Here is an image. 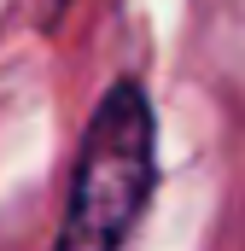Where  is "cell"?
I'll use <instances>...</instances> for the list:
<instances>
[{
	"label": "cell",
	"instance_id": "6da1fadb",
	"mask_svg": "<svg viewBox=\"0 0 245 251\" xmlns=\"http://www.w3.org/2000/svg\"><path fill=\"white\" fill-rule=\"evenodd\" d=\"M152 193H158V111L140 76H117L88 111V128L76 140L59 246L64 251L122 246L146 222Z\"/></svg>",
	"mask_w": 245,
	"mask_h": 251
},
{
	"label": "cell",
	"instance_id": "7a4b0ae2",
	"mask_svg": "<svg viewBox=\"0 0 245 251\" xmlns=\"http://www.w3.org/2000/svg\"><path fill=\"white\" fill-rule=\"evenodd\" d=\"M64 12H70V0H29V18H35V29H59L64 24Z\"/></svg>",
	"mask_w": 245,
	"mask_h": 251
}]
</instances>
